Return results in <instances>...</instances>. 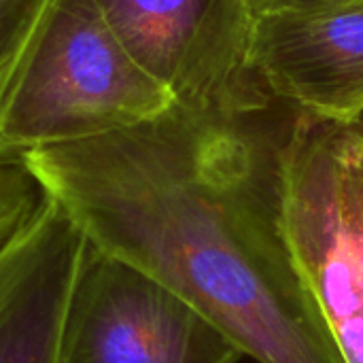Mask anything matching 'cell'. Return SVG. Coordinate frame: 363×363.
Instances as JSON below:
<instances>
[{
  "label": "cell",
  "mask_w": 363,
  "mask_h": 363,
  "mask_svg": "<svg viewBox=\"0 0 363 363\" xmlns=\"http://www.w3.org/2000/svg\"><path fill=\"white\" fill-rule=\"evenodd\" d=\"M138 66L174 102H274L251 70V0H94Z\"/></svg>",
  "instance_id": "cell-5"
},
{
  "label": "cell",
  "mask_w": 363,
  "mask_h": 363,
  "mask_svg": "<svg viewBox=\"0 0 363 363\" xmlns=\"http://www.w3.org/2000/svg\"><path fill=\"white\" fill-rule=\"evenodd\" d=\"M285 228L345 363H363V115L298 111L285 145Z\"/></svg>",
  "instance_id": "cell-3"
},
{
  "label": "cell",
  "mask_w": 363,
  "mask_h": 363,
  "mask_svg": "<svg viewBox=\"0 0 363 363\" xmlns=\"http://www.w3.org/2000/svg\"><path fill=\"white\" fill-rule=\"evenodd\" d=\"M298 108L172 102L23 164L87 247L160 281L257 363H345L285 228Z\"/></svg>",
  "instance_id": "cell-1"
},
{
  "label": "cell",
  "mask_w": 363,
  "mask_h": 363,
  "mask_svg": "<svg viewBox=\"0 0 363 363\" xmlns=\"http://www.w3.org/2000/svg\"><path fill=\"white\" fill-rule=\"evenodd\" d=\"M249 57L277 102L323 119L363 115V0L255 15Z\"/></svg>",
  "instance_id": "cell-6"
},
{
  "label": "cell",
  "mask_w": 363,
  "mask_h": 363,
  "mask_svg": "<svg viewBox=\"0 0 363 363\" xmlns=\"http://www.w3.org/2000/svg\"><path fill=\"white\" fill-rule=\"evenodd\" d=\"M242 353L185 298L91 247L70 298L60 363H238Z\"/></svg>",
  "instance_id": "cell-4"
},
{
  "label": "cell",
  "mask_w": 363,
  "mask_h": 363,
  "mask_svg": "<svg viewBox=\"0 0 363 363\" xmlns=\"http://www.w3.org/2000/svg\"><path fill=\"white\" fill-rule=\"evenodd\" d=\"M45 191L23 162L0 168V249L40 211Z\"/></svg>",
  "instance_id": "cell-8"
},
{
  "label": "cell",
  "mask_w": 363,
  "mask_h": 363,
  "mask_svg": "<svg viewBox=\"0 0 363 363\" xmlns=\"http://www.w3.org/2000/svg\"><path fill=\"white\" fill-rule=\"evenodd\" d=\"M85 249L87 242L49 198L0 249V363H60Z\"/></svg>",
  "instance_id": "cell-7"
},
{
  "label": "cell",
  "mask_w": 363,
  "mask_h": 363,
  "mask_svg": "<svg viewBox=\"0 0 363 363\" xmlns=\"http://www.w3.org/2000/svg\"><path fill=\"white\" fill-rule=\"evenodd\" d=\"M49 0H0V89L34 34Z\"/></svg>",
  "instance_id": "cell-9"
},
{
  "label": "cell",
  "mask_w": 363,
  "mask_h": 363,
  "mask_svg": "<svg viewBox=\"0 0 363 363\" xmlns=\"http://www.w3.org/2000/svg\"><path fill=\"white\" fill-rule=\"evenodd\" d=\"M172 102L94 0H49L0 89V145L23 157L143 123Z\"/></svg>",
  "instance_id": "cell-2"
},
{
  "label": "cell",
  "mask_w": 363,
  "mask_h": 363,
  "mask_svg": "<svg viewBox=\"0 0 363 363\" xmlns=\"http://www.w3.org/2000/svg\"><path fill=\"white\" fill-rule=\"evenodd\" d=\"M17 162H23V157H19V155L6 151V149L0 145V168H2V166H9V164H17Z\"/></svg>",
  "instance_id": "cell-11"
},
{
  "label": "cell",
  "mask_w": 363,
  "mask_h": 363,
  "mask_svg": "<svg viewBox=\"0 0 363 363\" xmlns=\"http://www.w3.org/2000/svg\"><path fill=\"white\" fill-rule=\"evenodd\" d=\"M323 2H338V0H251L253 17L268 13V11H279V9H291V6H311V4H323Z\"/></svg>",
  "instance_id": "cell-10"
}]
</instances>
